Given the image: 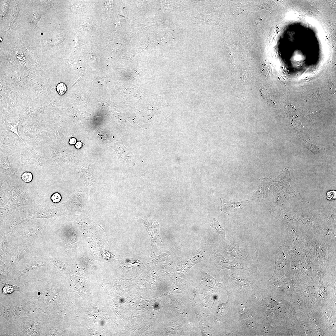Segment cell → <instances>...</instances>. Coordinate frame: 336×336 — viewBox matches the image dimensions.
<instances>
[{
	"label": "cell",
	"mask_w": 336,
	"mask_h": 336,
	"mask_svg": "<svg viewBox=\"0 0 336 336\" xmlns=\"http://www.w3.org/2000/svg\"><path fill=\"white\" fill-rule=\"evenodd\" d=\"M36 312L13 321L21 336H43L44 323L49 317L45 313Z\"/></svg>",
	"instance_id": "obj_1"
},
{
	"label": "cell",
	"mask_w": 336,
	"mask_h": 336,
	"mask_svg": "<svg viewBox=\"0 0 336 336\" xmlns=\"http://www.w3.org/2000/svg\"><path fill=\"white\" fill-rule=\"evenodd\" d=\"M223 251L232 260L250 263L253 257L250 251L242 246L228 243L224 246Z\"/></svg>",
	"instance_id": "obj_2"
},
{
	"label": "cell",
	"mask_w": 336,
	"mask_h": 336,
	"mask_svg": "<svg viewBox=\"0 0 336 336\" xmlns=\"http://www.w3.org/2000/svg\"><path fill=\"white\" fill-rule=\"evenodd\" d=\"M212 248L213 261L217 266L220 267V269L225 268L230 269L240 268L248 270L244 265L245 262L226 259L220 254L214 243Z\"/></svg>",
	"instance_id": "obj_3"
},
{
	"label": "cell",
	"mask_w": 336,
	"mask_h": 336,
	"mask_svg": "<svg viewBox=\"0 0 336 336\" xmlns=\"http://www.w3.org/2000/svg\"><path fill=\"white\" fill-rule=\"evenodd\" d=\"M139 222L146 227L149 234L152 247L151 255L153 256L155 250L157 249L156 244L162 241L160 235L158 223L155 220L147 218H139Z\"/></svg>",
	"instance_id": "obj_4"
},
{
	"label": "cell",
	"mask_w": 336,
	"mask_h": 336,
	"mask_svg": "<svg viewBox=\"0 0 336 336\" xmlns=\"http://www.w3.org/2000/svg\"><path fill=\"white\" fill-rule=\"evenodd\" d=\"M46 261H43L41 259L32 260L23 269L18 271L15 274V277L11 281H8V283H14L17 285L19 284L20 281L21 277L27 272L34 270H37L42 266H46Z\"/></svg>",
	"instance_id": "obj_5"
},
{
	"label": "cell",
	"mask_w": 336,
	"mask_h": 336,
	"mask_svg": "<svg viewBox=\"0 0 336 336\" xmlns=\"http://www.w3.org/2000/svg\"><path fill=\"white\" fill-rule=\"evenodd\" d=\"M221 202V210L228 215L231 213L235 212L246 206L249 202V200H246L239 202H233L220 198Z\"/></svg>",
	"instance_id": "obj_6"
},
{
	"label": "cell",
	"mask_w": 336,
	"mask_h": 336,
	"mask_svg": "<svg viewBox=\"0 0 336 336\" xmlns=\"http://www.w3.org/2000/svg\"><path fill=\"white\" fill-rule=\"evenodd\" d=\"M121 147L122 149L115 148L117 149L116 151L121 161L128 166H134V157L133 154L124 146H122Z\"/></svg>",
	"instance_id": "obj_7"
},
{
	"label": "cell",
	"mask_w": 336,
	"mask_h": 336,
	"mask_svg": "<svg viewBox=\"0 0 336 336\" xmlns=\"http://www.w3.org/2000/svg\"><path fill=\"white\" fill-rule=\"evenodd\" d=\"M7 321L6 325L1 327L0 336H21L13 321Z\"/></svg>",
	"instance_id": "obj_8"
},
{
	"label": "cell",
	"mask_w": 336,
	"mask_h": 336,
	"mask_svg": "<svg viewBox=\"0 0 336 336\" xmlns=\"http://www.w3.org/2000/svg\"><path fill=\"white\" fill-rule=\"evenodd\" d=\"M26 284L21 286H17L16 285H14L10 284H6L2 289V293L4 295H7L12 293L15 291H17L21 294H22L24 291L23 290V287Z\"/></svg>",
	"instance_id": "obj_9"
},
{
	"label": "cell",
	"mask_w": 336,
	"mask_h": 336,
	"mask_svg": "<svg viewBox=\"0 0 336 336\" xmlns=\"http://www.w3.org/2000/svg\"><path fill=\"white\" fill-rule=\"evenodd\" d=\"M210 226L216 229L222 238L224 240L225 239V231L220 224L217 218H213L212 219V222L210 224Z\"/></svg>",
	"instance_id": "obj_10"
},
{
	"label": "cell",
	"mask_w": 336,
	"mask_h": 336,
	"mask_svg": "<svg viewBox=\"0 0 336 336\" xmlns=\"http://www.w3.org/2000/svg\"><path fill=\"white\" fill-rule=\"evenodd\" d=\"M172 251V249L164 253H162L159 255L155 257V258L151 261L149 263H153L155 264L158 263L166 260L168 256L170 255Z\"/></svg>",
	"instance_id": "obj_11"
},
{
	"label": "cell",
	"mask_w": 336,
	"mask_h": 336,
	"mask_svg": "<svg viewBox=\"0 0 336 336\" xmlns=\"http://www.w3.org/2000/svg\"><path fill=\"white\" fill-rule=\"evenodd\" d=\"M18 124H12V123H7L4 125L3 127V129H6V130H8L9 131L11 132L12 133H14L15 135H16L18 137H19L21 140L22 141L23 143L25 145V146L28 149V147L26 146L25 143L24 142L23 140L20 137L18 133Z\"/></svg>",
	"instance_id": "obj_12"
},
{
	"label": "cell",
	"mask_w": 336,
	"mask_h": 336,
	"mask_svg": "<svg viewBox=\"0 0 336 336\" xmlns=\"http://www.w3.org/2000/svg\"><path fill=\"white\" fill-rule=\"evenodd\" d=\"M40 16L37 13L35 12H32L30 13L29 17V22L31 25H35L39 19Z\"/></svg>",
	"instance_id": "obj_13"
},
{
	"label": "cell",
	"mask_w": 336,
	"mask_h": 336,
	"mask_svg": "<svg viewBox=\"0 0 336 336\" xmlns=\"http://www.w3.org/2000/svg\"><path fill=\"white\" fill-rule=\"evenodd\" d=\"M205 277L202 279V280L208 282L214 285L219 286L222 283H220L217 280L213 278L209 274L206 273Z\"/></svg>",
	"instance_id": "obj_14"
},
{
	"label": "cell",
	"mask_w": 336,
	"mask_h": 336,
	"mask_svg": "<svg viewBox=\"0 0 336 336\" xmlns=\"http://www.w3.org/2000/svg\"><path fill=\"white\" fill-rule=\"evenodd\" d=\"M22 180L24 182L29 183L31 182L33 178V176L31 173L26 171L23 173L21 176Z\"/></svg>",
	"instance_id": "obj_15"
},
{
	"label": "cell",
	"mask_w": 336,
	"mask_h": 336,
	"mask_svg": "<svg viewBox=\"0 0 336 336\" xmlns=\"http://www.w3.org/2000/svg\"><path fill=\"white\" fill-rule=\"evenodd\" d=\"M57 91L60 95H63L66 91L67 87L66 85L63 83L58 84L56 86Z\"/></svg>",
	"instance_id": "obj_16"
},
{
	"label": "cell",
	"mask_w": 336,
	"mask_h": 336,
	"mask_svg": "<svg viewBox=\"0 0 336 336\" xmlns=\"http://www.w3.org/2000/svg\"><path fill=\"white\" fill-rule=\"evenodd\" d=\"M61 197L60 194L58 193H54L51 197V199L54 203L59 202L61 200Z\"/></svg>",
	"instance_id": "obj_17"
},
{
	"label": "cell",
	"mask_w": 336,
	"mask_h": 336,
	"mask_svg": "<svg viewBox=\"0 0 336 336\" xmlns=\"http://www.w3.org/2000/svg\"><path fill=\"white\" fill-rule=\"evenodd\" d=\"M84 25L86 27L91 28L92 27L93 22L90 20L88 19L85 21Z\"/></svg>",
	"instance_id": "obj_18"
},
{
	"label": "cell",
	"mask_w": 336,
	"mask_h": 336,
	"mask_svg": "<svg viewBox=\"0 0 336 336\" xmlns=\"http://www.w3.org/2000/svg\"><path fill=\"white\" fill-rule=\"evenodd\" d=\"M76 142V139L74 138H72L70 139L69 143L70 144L72 145L75 144Z\"/></svg>",
	"instance_id": "obj_19"
},
{
	"label": "cell",
	"mask_w": 336,
	"mask_h": 336,
	"mask_svg": "<svg viewBox=\"0 0 336 336\" xmlns=\"http://www.w3.org/2000/svg\"><path fill=\"white\" fill-rule=\"evenodd\" d=\"M82 144V143H81V142H78L76 145V146L77 148H80L81 147V146H82V144Z\"/></svg>",
	"instance_id": "obj_20"
}]
</instances>
